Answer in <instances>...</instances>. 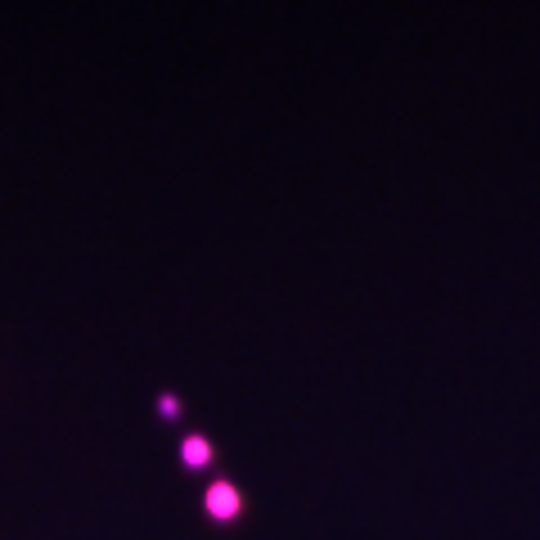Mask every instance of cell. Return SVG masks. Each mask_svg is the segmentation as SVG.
I'll return each instance as SVG.
<instances>
[{
  "instance_id": "cell-3",
  "label": "cell",
  "mask_w": 540,
  "mask_h": 540,
  "mask_svg": "<svg viewBox=\"0 0 540 540\" xmlns=\"http://www.w3.org/2000/svg\"><path fill=\"white\" fill-rule=\"evenodd\" d=\"M158 410H162V419H180V401H176V396H162Z\"/></svg>"
},
{
  "instance_id": "cell-2",
  "label": "cell",
  "mask_w": 540,
  "mask_h": 540,
  "mask_svg": "<svg viewBox=\"0 0 540 540\" xmlns=\"http://www.w3.org/2000/svg\"><path fill=\"white\" fill-rule=\"evenodd\" d=\"M216 464V446L212 437H203V432H185L180 437V468L185 473H203V468Z\"/></svg>"
},
{
  "instance_id": "cell-1",
  "label": "cell",
  "mask_w": 540,
  "mask_h": 540,
  "mask_svg": "<svg viewBox=\"0 0 540 540\" xmlns=\"http://www.w3.org/2000/svg\"><path fill=\"white\" fill-rule=\"evenodd\" d=\"M203 513L212 527H234V522H243V513H248V500H243V491L230 477H212L203 491Z\"/></svg>"
}]
</instances>
